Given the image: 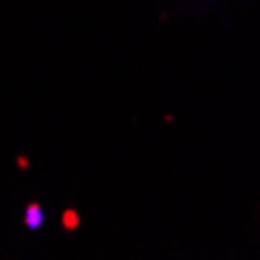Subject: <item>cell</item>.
<instances>
[{
	"instance_id": "obj_1",
	"label": "cell",
	"mask_w": 260,
	"mask_h": 260,
	"mask_svg": "<svg viewBox=\"0 0 260 260\" xmlns=\"http://www.w3.org/2000/svg\"><path fill=\"white\" fill-rule=\"evenodd\" d=\"M25 219H28V226H31V229H38V226H41V210L31 204V207H28V213H25Z\"/></svg>"
}]
</instances>
